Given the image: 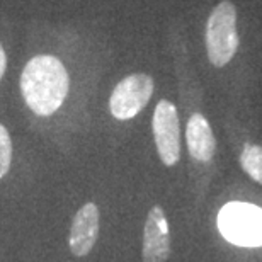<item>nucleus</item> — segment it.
I'll list each match as a JSON object with an SVG mask.
<instances>
[{
  "mask_svg": "<svg viewBox=\"0 0 262 262\" xmlns=\"http://www.w3.org/2000/svg\"><path fill=\"white\" fill-rule=\"evenodd\" d=\"M70 89L65 65L53 55H38L20 73V92L29 109L38 116H51L61 107Z\"/></svg>",
  "mask_w": 262,
  "mask_h": 262,
  "instance_id": "nucleus-1",
  "label": "nucleus"
},
{
  "mask_svg": "<svg viewBox=\"0 0 262 262\" xmlns=\"http://www.w3.org/2000/svg\"><path fill=\"white\" fill-rule=\"evenodd\" d=\"M206 53L213 67L222 68L238 50L237 9L230 0H223L211 10L206 23Z\"/></svg>",
  "mask_w": 262,
  "mask_h": 262,
  "instance_id": "nucleus-2",
  "label": "nucleus"
},
{
  "mask_svg": "<svg viewBox=\"0 0 262 262\" xmlns=\"http://www.w3.org/2000/svg\"><path fill=\"white\" fill-rule=\"evenodd\" d=\"M223 237L242 247L262 245V209L247 203H228L218 214Z\"/></svg>",
  "mask_w": 262,
  "mask_h": 262,
  "instance_id": "nucleus-3",
  "label": "nucleus"
},
{
  "mask_svg": "<svg viewBox=\"0 0 262 262\" xmlns=\"http://www.w3.org/2000/svg\"><path fill=\"white\" fill-rule=\"evenodd\" d=\"M154 87V78L146 73L128 75L114 87L109 99V111L119 121L135 118L148 104Z\"/></svg>",
  "mask_w": 262,
  "mask_h": 262,
  "instance_id": "nucleus-4",
  "label": "nucleus"
},
{
  "mask_svg": "<svg viewBox=\"0 0 262 262\" xmlns=\"http://www.w3.org/2000/svg\"><path fill=\"white\" fill-rule=\"evenodd\" d=\"M151 126L160 160L167 167L176 165L181 159V126L174 104L162 99L155 107Z\"/></svg>",
  "mask_w": 262,
  "mask_h": 262,
  "instance_id": "nucleus-5",
  "label": "nucleus"
},
{
  "mask_svg": "<svg viewBox=\"0 0 262 262\" xmlns=\"http://www.w3.org/2000/svg\"><path fill=\"white\" fill-rule=\"evenodd\" d=\"M170 255V233L164 209L154 206L148 211L143 230V260L165 262Z\"/></svg>",
  "mask_w": 262,
  "mask_h": 262,
  "instance_id": "nucleus-6",
  "label": "nucleus"
},
{
  "mask_svg": "<svg viewBox=\"0 0 262 262\" xmlns=\"http://www.w3.org/2000/svg\"><path fill=\"white\" fill-rule=\"evenodd\" d=\"M99 237V209L94 203H87L78 209L70 228L68 245L73 255L83 257L92 250Z\"/></svg>",
  "mask_w": 262,
  "mask_h": 262,
  "instance_id": "nucleus-7",
  "label": "nucleus"
},
{
  "mask_svg": "<svg viewBox=\"0 0 262 262\" xmlns=\"http://www.w3.org/2000/svg\"><path fill=\"white\" fill-rule=\"evenodd\" d=\"M186 140L189 154L194 160L209 162L213 159L214 150H216V140H214L208 119L203 114L194 113L189 118L186 128Z\"/></svg>",
  "mask_w": 262,
  "mask_h": 262,
  "instance_id": "nucleus-8",
  "label": "nucleus"
},
{
  "mask_svg": "<svg viewBox=\"0 0 262 262\" xmlns=\"http://www.w3.org/2000/svg\"><path fill=\"white\" fill-rule=\"evenodd\" d=\"M240 165L249 177L262 184V146L245 145L240 154Z\"/></svg>",
  "mask_w": 262,
  "mask_h": 262,
  "instance_id": "nucleus-9",
  "label": "nucleus"
},
{
  "mask_svg": "<svg viewBox=\"0 0 262 262\" xmlns=\"http://www.w3.org/2000/svg\"><path fill=\"white\" fill-rule=\"evenodd\" d=\"M12 162V141L4 124H0V179L7 176Z\"/></svg>",
  "mask_w": 262,
  "mask_h": 262,
  "instance_id": "nucleus-10",
  "label": "nucleus"
},
{
  "mask_svg": "<svg viewBox=\"0 0 262 262\" xmlns=\"http://www.w3.org/2000/svg\"><path fill=\"white\" fill-rule=\"evenodd\" d=\"M5 68H7V55H5L4 46L0 43V80H2L4 73H5Z\"/></svg>",
  "mask_w": 262,
  "mask_h": 262,
  "instance_id": "nucleus-11",
  "label": "nucleus"
}]
</instances>
